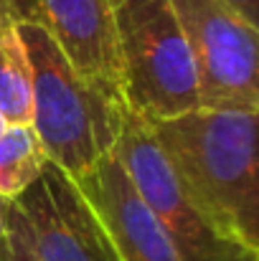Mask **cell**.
Instances as JSON below:
<instances>
[{
	"mask_svg": "<svg viewBox=\"0 0 259 261\" xmlns=\"http://www.w3.org/2000/svg\"><path fill=\"white\" fill-rule=\"evenodd\" d=\"M49 165L46 150L31 124H8L0 132V198L15 200Z\"/></svg>",
	"mask_w": 259,
	"mask_h": 261,
	"instance_id": "9",
	"label": "cell"
},
{
	"mask_svg": "<svg viewBox=\"0 0 259 261\" xmlns=\"http://www.w3.org/2000/svg\"><path fill=\"white\" fill-rule=\"evenodd\" d=\"M8 213L36 261H122L77 180L54 163L8 200Z\"/></svg>",
	"mask_w": 259,
	"mask_h": 261,
	"instance_id": "6",
	"label": "cell"
},
{
	"mask_svg": "<svg viewBox=\"0 0 259 261\" xmlns=\"http://www.w3.org/2000/svg\"><path fill=\"white\" fill-rule=\"evenodd\" d=\"M15 31L31 64V127L49 163L79 180L114 150L127 104L89 84L43 25Z\"/></svg>",
	"mask_w": 259,
	"mask_h": 261,
	"instance_id": "2",
	"label": "cell"
},
{
	"mask_svg": "<svg viewBox=\"0 0 259 261\" xmlns=\"http://www.w3.org/2000/svg\"><path fill=\"white\" fill-rule=\"evenodd\" d=\"M229 8H234L242 18L259 25V0H224Z\"/></svg>",
	"mask_w": 259,
	"mask_h": 261,
	"instance_id": "13",
	"label": "cell"
},
{
	"mask_svg": "<svg viewBox=\"0 0 259 261\" xmlns=\"http://www.w3.org/2000/svg\"><path fill=\"white\" fill-rule=\"evenodd\" d=\"M77 185L99 213L122 261H178L166 228L132 185L114 150L91 173L79 177Z\"/></svg>",
	"mask_w": 259,
	"mask_h": 261,
	"instance_id": "7",
	"label": "cell"
},
{
	"mask_svg": "<svg viewBox=\"0 0 259 261\" xmlns=\"http://www.w3.org/2000/svg\"><path fill=\"white\" fill-rule=\"evenodd\" d=\"M5 208H8V200L0 198V246H3V239H5Z\"/></svg>",
	"mask_w": 259,
	"mask_h": 261,
	"instance_id": "14",
	"label": "cell"
},
{
	"mask_svg": "<svg viewBox=\"0 0 259 261\" xmlns=\"http://www.w3.org/2000/svg\"><path fill=\"white\" fill-rule=\"evenodd\" d=\"M23 23L43 25L38 0H0V28H15Z\"/></svg>",
	"mask_w": 259,
	"mask_h": 261,
	"instance_id": "11",
	"label": "cell"
},
{
	"mask_svg": "<svg viewBox=\"0 0 259 261\" xmlns=\"http://www.w3.org/2000/svg\"><path fill=\"white\" fill-rule=\"evenodd\" d=\"M125 173L166 228L178 261H259V251L216 231L180 193L163 160L148 122L132 109L125 112L114 145Z\"/></svg>",
	"mask_w": 259,
	"mask_h": 261,
	"instance_id": "5",
	"label": "cell"
},
{
	"mask_svg": "<svg viewBox=\"0 0 259 261\" xmlns=\"http://www.w3.org/2000/svg\"><path fill=\"white\" fill-rule=\"evenodd\" d=\"M145 122L183 198L216 231L259 251V112L196 107Z\"/></svg>",
	"mask_w": 259,
	"mask_h": 261,
	"instance_id": "1",
	"label": "cell"
},
{
	"mask_svg": "<svg viewBox=\"0 0 259 261\" xmlns=\"http://www.w3.org/2000/svg\"><path fill=\"white\" fill-rule=\"evenodd\" d=\"M0 261H36L33 251L28 249V244L23 239V233L13 223L8 208H5V239H3V246H0Z\"/></svg>",
	"mask_w": 259,
	"mask_h": 261,
	"instance_id": "12",
	"label": "cell"
},
{
	"mask_svg": "<svg viewBox=\"0 0 259 261\" xmlns=\"http://www.w3.org/2000/svg\"><path fill=\"white\" fill-rule=\"evenodd\" d=\"M198 87V107L259 112V31L224 0H171Z\"/></svg>",
	"mask_w": 259,
	"mask_h": 261,
	"instance_id": "4",
	"label": "cell"
},
{
	"mask_svg": "<svg viewBox=\"0 0 259 261\" xmlns=\"http://www.w3.org/2000/svg\"><path fill=\"white\" fill-rule=\"evenodd\" d=\"M122 94L143 119L198 107L193 59L171 0H109Z\"/></svg>",
	"mask_w": 259,
	"mask_h": 261,
	"instance_id": "3",
	"label": "cell"
},
{
	"mask_svg": "<svg viewBox=\"0 0 259 261\" xmlns=\"http://www.w3.org/2000/svg\"><path fill=\"white\" fill-rule=\"evenodd\" d=\"M5 127H8V122H5V117H3V114H0V132H3V129H5Z\"/></svg>",
	"mask_w": 259,
	"mask_h": 261,
	"instance_id": "15",
	"label": "cell"
},
{
	"mask_svg": "<svg viewBox=\"0 0 259 261\" xmlns=\"http://www.w3.org/2000/svg\"><path fill=\"white\" fill-rule=\"evenodd\" d=\"M0 114L8 124H31V64L15 28H0Z\"/></svg>",
	"mask_w": 259,
	"mask_h": 261,
	"instance_id": "10",
	"label": "cell"
},
{
	"mask_svg": "<svg viewBox=\"0 0 259 261\" xmlns=\"http://www.w3.org/2000/svg\"><path fill=\"white\" fill-rule=\"evenodd\" d=\"M43 28L89 84L122 99V76L109 0H38Z\"/></svg>",
	"mask_w": 259,
	"mask_h": 261,
	"instance_id": "8",
	"label": "cell"
}]
</instances>
